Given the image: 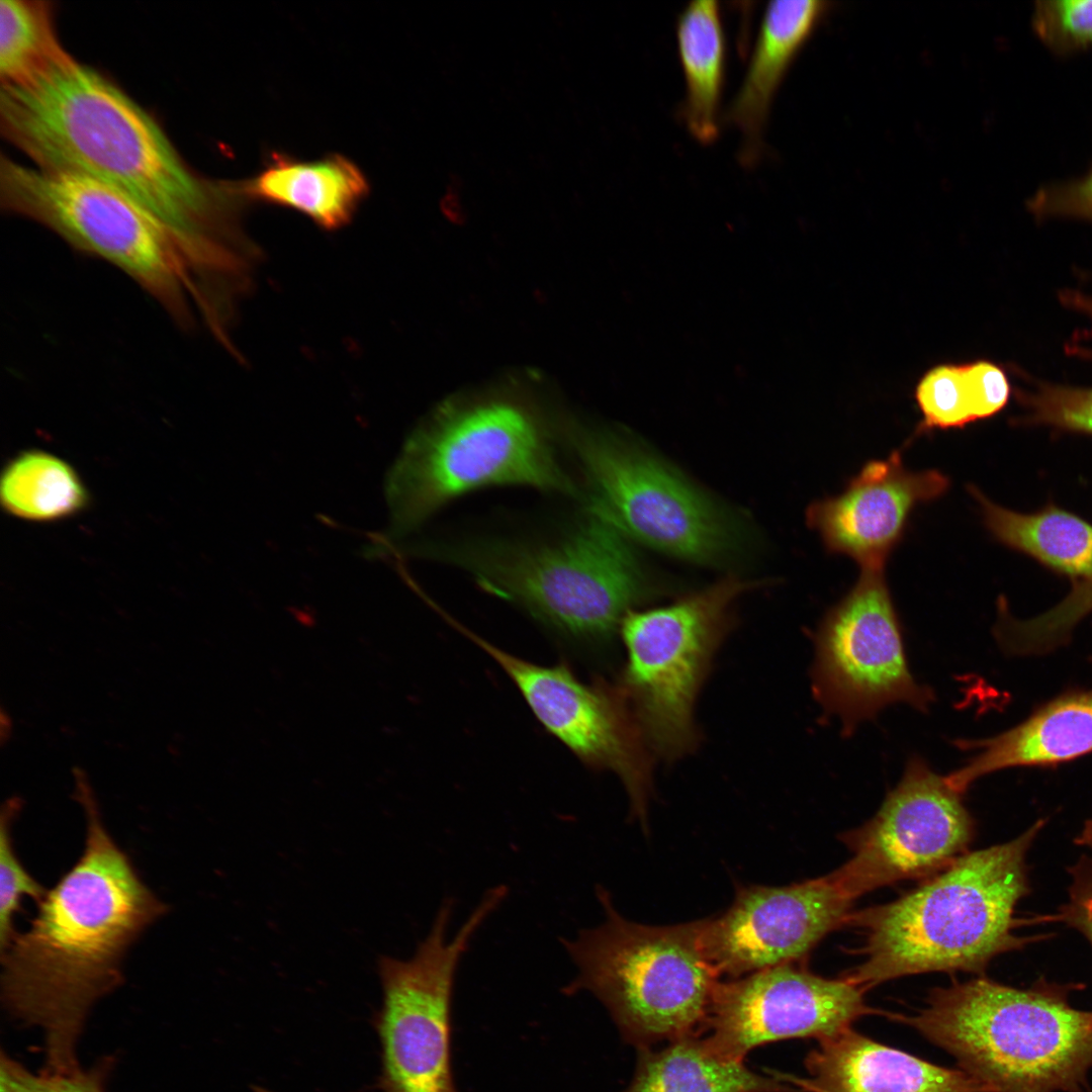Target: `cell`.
<instances>
[{
	"instance_id": "cell-28",
	"label": "cell",
	"mask_w": 1092,
	"mask_h": 1092,
	"mask_svg": "<svg viewBox=\"0 0 1092 1092\" xmlns=\"http://www.w3.org/2000/svg\"><path fill=\"white\" fill-rule=\"evenodd\" d=\"M914 397L922 416L915 436L933 430L961 429L976 422L964 363H941L929 368L918 380Z\"/></svg>"
},
{
	"instance_id": "cell-14",
	"label": "cell",
	"mask_w": 1092,
	"mask_h": 1092,
	"mask_svg": "<svg viewBox=\"0 0 1092 1092\" xmlns=\"http://www.w3.org/2000/svg\"><path fill=\"white\" fill-rule=\"evenodd\" d=\"M864 993L845 978L818 976L801 963L767 968L718 983L702 1034L720 1056L743 1061L756 1046L821 1040L864 1015L883 1013L868 1006Z\"/></svg>"
},
{
	"instance_id": "cell-9",
	"label": "cell",
	"mask_w": 1092,
	"mask_h": 1092,
	"mask_svg": "<svg viewBox=\"0 0 1092 1092\" xmlns=\"http://www.w3.org/2000/svg\"><path fill=\"white\" fill-rule=\"evenodd\" d=\"M2 210L34 221L74 250L120 270L180 329L199 324V293L173 235L118 190L97 180L2 155Z\"/></svg>"
},
{
	"instance_id": "cell-31",
	"label": "cell",
	"mask_w": 1092,
	"mask_h": 1092,
	"mask_svg": "<svg viewBox=\"0 0 1092 1092\" xmlns=\"http://www.w3.org/2000/svg\"><path fill=\"white\" fill-rule=\"evenodd\" d=\"M1031 25L1057 54L1086 49L1092 46V0H1037Z\"/></svg>"
},
{
	"instance_id": "cell-24",
	"label": "cell",
	"mask_w": 1092,
	"mask_h": 1092,
	"mask_svg": "<svg viewBox=\"0 0 1092 1092\" xmlns=\"http://www.w3.org/2000/svg\"><path fill=\"white\" fill-rule=\"evenodd\" d=\"M987 529L1004 545L1028 554L1048 567L1081 579L1092 573V525L1055 506L1033 513L1000 507L974 485Z\"/></svg>"
},
{
	"instance_id": "cell-6",
	"label": "cell",
	"mask_w": 1092,
	"mask_h": 1092,
	"mask_svg": "<svg viewBox=\"0 0 1092 1092\" xmlns=\"http://www.w3.org/2000/svg\"><path fill=\"white\" fill-rule=\"evenodd\" d=\"M602 924L563 946L577 974L564 994L590 992L639 1050L703 1033L719 975L703 945L705 919L668 926L627 920L599 888Z\"/></svg>"
},
{
	"instance_id": "cell-29",
	"label": "cell",
	"mask_w": 1092,
	"mask_h": 1092,
	"mask_svg": "<svg viewBox=\"0 0 1092 1092\" xmlns=\"http://www.w3.org/2000/svg\"><path fill=\"white\" fill-rule=\"evenodd\" d=\"M1015 394L1021 422L1092 435V388L1035 381Z\"/></svg>"
},
{
	"instance_id": "cell-35",
	"label": "cell",
	"mask_w": 1092,
	"mask_h": 1092,
	"mask_svg": "<svg viewBox=\"0 0 1092 1092\" xmlns=\"http://www.w3.org/2000/svg\"><path fill=\"white\" fill-rule=\"evenodd\" d=\"M1068 873L1071 877L1068 901L1049 919L1078 930L1092 946V856L1082 854L1068 868Z\"/></svg>"
},
{
	"instance_id": "cell-22",
	"label": "cell",
	"mask_w": 1092,
	"mask_h": 1092,
	"mask_svg": "<svg viewBox=\"0 0 1092 1092\" xmlns=\"http://www.w3.org/2000/svg\"><path fill=\"white\" fill-rule=\"evenodd\" d=\"M634 1076L622 1092H792L767 1071L717 1054L702 1035L682 1037L660 1050L642 1049Z\"/></svg>"
},
{
	"instance_id": "cell-11",
	"label": "cell",
	"mask_w": 1092,
	"mask_h": 1092,
	"mask_svg": "<svg viewBox=\"0 0 1092 1092\" xmlns=\"http://www.w3.org/2000/svg\"><path fill=\"white\" fill-rule=\"evenodd\" d=\"M503 901L499 891H486L450 937L453 902L446 899L413 957L379 959L382 1003L375 1029L380 1092H458L451 1053L457 968L475 933Z\"/></svg>"
},
{
	"instance_id": "cell-3",
	"label": "cell",
	"mask_w": 1092,
	"mask_h": 1092,
	"mask_svg": "<svg viewBox=\"0 0 1092 1092\" xmlns=\"http://www.w3.org/2000/svg\"><path fill=\"white\" fill-rule=\"evenodd\" d=\"M1040 819L1016 838L968 851L898 899L849 914L862 937L859 964L843 978L866 992L932 972L983 974L997 956L1036 937L1018 936L1017 903L1029 891L1026 855Z\"/></svg>"
},
{
	"instance_id": "cell-1",
	"label": "cell",
	"mask_w": 1092,
	"mask_h": 1092,
	"mask_svg": "<svg viewBox=\"0 0 1092 1092\" xmlns=\"http://www.w3.org/2000/svg\"><path fill=\"white\" fill-rule=\"evenodd\" d=\"M0 128L35 167L97 180L146 209L173 235L203 291L246 271L253 248L240 180L193 170L153 116L93 68L75 60L27 85L1 86Z\"/></svg>"
},
{
	"instance_id": "cell-21",
	"label": "cell",
	"mask_w": 1092,
	"mask_h": 1092,
	"mask_svg": "<svg viewBox=\"0 0 1092 1092\" xmlns=\"http://www.w3.org/2000/svg\"><path fill=\"white\" fill-rule=\"evenodd\" d=\"M827 5L821 0L766 4L744 78L726 113V119L741 132L744 165L758 160L777 90Z\"/></svg>"
},
{
	"instance_id": "cell-13",
	"label": "cell",
	"mask_w": 1092,
	"mask_h": 1092,
	"mask_svg": "<svg viewBox=\"0 0 1092 1092\" xmlns=\"http://www.w3.org/2000/svg\"><path fill=\"white\" fill-rule=\"evenodd\" d=\"M962 796L921 756L912 755L874 817L841 834L850 857L827 877L853 901L940 872L969 851L975 835Z\"/></svg>"
},
{
	"instance_id": "cell-5",
	"label": "cell",
	"mask_w": 1092,
	"mask_h": 1092,
	"mask_svg": "<svg viewBox=\"0 0 1092 1092\" xmlns=\"http://www.w3.org/2000/svg\"><path fill=\"white\" fill-rule=\"evenodd\" d=\"M950 1054L988 1092H1085L1092 1011L1066 987L1017 989L979 977L930 991L913 1016L893 1014Z\"/></svg>"
},
{
	"instance_id": "cell-15",
	"label": "cell",
	"mask_w": 1092,
	"mask_h": 1092,
	"mask_svg": "<svg viewBox=\"0 0 1092 1092\" xmlns=\"http://www.w3.org/2000/svg\"><path fill=\"white\" fill-rule=\"evenodd\" d=\"M454 626L504 669L546 730L583 762L621 779L632 815L646 826L649 768L639 747V733L632 728L620 697L607 687L580 681L564 664L530 662L457 623Z\"/></svg>"
},
{
	"instance_id": "cell-23",
	"label": "cell",
	"mask_w": 1092,
	"mask_h": 1092,
	"mask_svg": "<svg viewBox=\"0 0 1092 1092\" xmlns=\"http://www.w3.org/2000/svg\"><path fill=\"white\" fill-rule=\"evenodd\" d=\"M675 35L686 85L684 120L691 134L708 145L719 134L725 82L726 37L719 3L689 2L677 17Z\"/></svg>"
},
{
	"instance_id": "cell-26",
	"label": "cell",
	"mask_w": 1092,
	"mask_h": 1092,
	"mask_svg": "<svg viewBox=\"0 0 1092 1092\" xmlns=\"http://www.w3.org/2000/svg\"><path fill=\"white\" fill-rule=\"evenodd\" d=\"M0 499L10 514L31 521L62 519L82 510L88 496L76 471L50 453L26 451L4 468Z\"/></svg>"
},
{
	"instance_id": "cell-30",
	"label": "cell",
	"mask_w": 1092,
	"mask_h": 1092,
	"mask_svg": "<svg viewBox=\"0 0 1092 1092\" xmlns=\"http://www.w3.org/2000/svg\"><path fill=\"white\" fill-rule=\"evenodd\" d=\"M19 800H8L2 807L0 825V946L6 949L16 934L13 928V916L21 906V899L27 896L36 903L46 894V889L25 870L17 856L11 838V822L19 809Z\"/></svg>"
},
{
	"instance_id": "cell-2",
	"label": "cell",
	"mask_w": 1092,
	"mask_h": 1092,
	"mask_svg": "<svg viewBox=\"0 0 1092 1092\" xmlns=\"http://www.w3.org/2000/svg\"><path fill=\"white\" fill-rule=\"evenodd\" d=\"M77 794L87 820L84 851L1 952L4 1002L41 1028L47 1069L59 1072L78 1068L76 1045L89 1010L121 984L126 949L168 911L103 826L82 780Z\"/></svg>"
},
{
	"instance_id": "cell-7",
	"label": "cell",
	"mask_w": 1092,
	"mask_h": 1092,
	"mask_svg": "<svg viewBox=\"0 0 1092 1092\" xmlns=\"http://www.w3.org/2000/svg\"><path fill=\"white\" fill-rule=\"evenodd\" d=\"M492 485L581 493L527 408L502 400L445 404L413 432L389 473L393 528L411 530L456 497Z\"/></svg>"
},
{
	"instance_id": "cell-18",
	"label": "cell",
	"mask_w": 1092,
	"mask_h": 1092,
	"mask_svg": "<svg viewBox=\"0 0 1092 1092\" xmlns=\"http://www.w3.org/2000/svg\"><path fill=\"white\" fill-rule=\"evenodd\" d=\"M805 1066L804 1078L769 1071L803 1092H988L961 1069L931 1064L851 1027L819 1040Z\"/></svg>"
},
{
	"instance_id": "cell-12",
	"label": "cell",
	"mask_w": 1092,
	"mask_h": 1092,
	"mask_svg": "<svg viewBox=\"0 0 1092 1092\" xmlns=\"http://www.w3.org/2000/svg\"><path fill=\"white\" fill-rule=\"evenodd\" d=\"M813 692L823 711L850 735L886 707L927 712L933 691L912 675L901 625L884 570H861L853 587L820 622L815 634Z\"/></svg>"
},
{
	"instance_id": "cell-17",
	"label": "cell",
	"mask_w": 1092,
	"mask_h": 1092,
	"mask_svg": "<svg viewBox=\"0 0 1092 1092\" xmlns=\"http://www.w3.org/2000/svg\"><path fill=\"white\" fill-rule=\"evenodd\" d=\"M948 487L938 470L907 469L897 450L864 464L840 494L812 503L806 521L828 551L851 557L861 570H884L912 511Z\"/></svg>"
},
{
	"instance_id": "cell-32",
	"label": "cell",
	"mask_w": 1092,
	"mask_h": 1092,
	"mask_svg": "<svg viewBox=\"0 0 1092 1092\" xmlns=\"http://www.w3.org/2000/svg\"><path fill=\"white\" fill-rule=\"evenodd\" d=\"M104 1065L67 1072L49 1069L35 1074L2 1054L0 1092H105Z\"/></svg>"
},
{
	"instance_id": "cell-19",
	"label": "cell",
	"mask_w": 1092,
	"mask_h": 1092,
	"mask_svg": "<svg viewBox=\"0 0 1092 1092\" xmlns=\"http://www.w3.org/2000/svg\"><path fill=\"white\" fill-rule=\"evenodd\" d=\"M977 750L945 777L964 794L978 779L1010 767L1048 766L1092 752V689L1071 690L1038 707L1024 721L995 736L956 741Z\"/></svg>"
},
{
	"instance_id": "cell-20",
	"label": "cell",
	"mask_w": 1092,
	"mask_h": 1092,
	"mask_svg": "<svg viewBox=\"0 0 1092 1092\" xmlns=\"http://www.w3.org/2000/svg\"><path fill=\"white\" fill-rule=\"evenodd\" d=\"M240 182L250 203L294 210L330 232L348 225L371 191L365 172L341 153L303 160L271 150L259 171Z\"/></svg>"
},
{
	"instance_id": "cell-33",
	"label": "cell",
	"mask_w": 1092,
	"mask_h": 1092,
	"mask_svg": "<svg viewBox=\"0 0 1092 1092\" xmlns=\"http://www.w3.org/2000/svg\"><path fill=\"white\" fill-rule=\"evenodd\" d=\"M1037 218L1068 216L1092 220V167L1082 176L1046 184L1027 200Z\"/></svg>"
},
{
	"instance_id": "cell-36",
	"label": "cell",
	"mask_w": 1092,
	"mask_h": 1092,
	"mask_svg": "<svg viewBox=\"0 0 1092 1092\" xmlns=\"http://www.w3.org/2000/svg\"><path fill=\"white\" fill-rule=\"evenodd\" d=\"M1061 302L1071 309L1081 312L1092 318V295L1077 290H1065L1060 292ZM1068 352L1084 359L1092 360V348L1079 345H1069Z\"/></svg>"
},
{
	"instance_id": "cell-34",
	"label": "cell",
	"mask_w": 1092,
	"mask_h": 1092,
	"mask_svg": "<svg viewBox=\"0 0 1092 1092\" xmlns=\"http://www.w3.org/2000/svg\"><path fill=\"white\" fill-rule=\"evenodd\" d=\"M964 375L975 421L996 415L1008 402L1011 386L1001 366L988 360L964 363Z\"/></svg>"
},
{
	"instance_id": "cell-4",
	"label": "cell",
	"mask_w": 1092,
	"mask_h": 1092,
	"mask_svg": "<svg viewBox=\"0 0 1092 1092\" xmlns=\"http://www.w3.org/2000/svg\"><path fill=\"white\" fill-rule=\"evenodd\" d=\"M435 551L573 644L605 642L658 589L632 541L587 508L550 538H476Z\"/></svg>"
},
{
	"instance_id": "cell-8",
	"label": "cell",
	"mask_w": 1092,
	"mask_h": 1092,
	"mask_svg": "<svg viewBox=\"0 0 1092 1092\" xmlns=\"http://www.w3.org/2000/svg\"><path fill=\"white\" fill-rule=\"evenodd\" d=\"M565 437L582 473L585 508L632 542L712 567L751 549L742 517L645 446L605 428L571 426Z\"/></svg>"
},
{
	"instance_id": "cell-16",
	"label": "cell",
	"mask_w": 1092,
	"mask_h": 1092,
	"mask_svg": "<svg viewBox=\"0 0 1092 1092\" xmlns=\"http://www.w3.org/2000/svg\"><path fill=\"white\" fill-rule=\"evenodd\" d=\"M852 901L826 876L784 887L741 886L717 918L705 919L703 945L719 977L736 979L801 963L846 925Z\"/></svg>"
},
{
	"instance_id": "cell-10",
	"label": "cell",
	"mask_w": 1092,
	"mask_h": 1092,
	"mask_svg": "<svg viewBox=\"0 0 1092 1092\" xmlns=\"http://www.w3.org/2000/svg\"><path fill=\"white\" fill-rule=\"evenodd\" d=\"M757 584L727 575L670 605L632 610L623 619L628 660L621 693L638 733L661 757L677 758L695 745L697 693L737 599Z\"/></svg>"
},
{
	"instance_id": "cell-25",
	"label": "cell",
	"mask_w": 1092,
	"mask_h": 1092,
	"mask_svg": "<svg viewBox=\"0 0 1092 1092\" xmlns=\"http://www.w3.org/2000/svg\"><path fill=\"white\" fill-rule=\"evenodd\" d=\"M74 61L58 37L51 2L0 1L2 87L32 83Z\"/></svg>"
},
{
	"instance_id": "cell-27",
	"label": "cell",
	"mask_w": 1092,
	"mask_h": 1092,
	"mask_svg": "<svg viewBox=\"0 0 1092 1092\" xmlns=\"http://www.w3.org/2000/svg\"><path fill=\"white\" fill-rule=\"evenodd\" d=\"M998 607L994 634L1005 652L1027 655L1051 651L1067 642L1075 626L1092 612V573L1078 579L1060 604L1035 618H1012L1002 599Z\"/></svg>"
},
{
	"instance_id": "cell-37",
	"label": "cell",
	"mask_w": 1092,
	"mask_h": 1092,
	"mask_svg": "<svg viewBox=\"0 0 1092 1092\" xmlns=\"http://www.w3.org/2000/svg\"><path fill=\"white\" fill-rule=\"evenodd\" d=\"M1074 841L1077 845L1092 851V818L1085 822L1080 834Z\"/></svg>"
}]
</instances>
